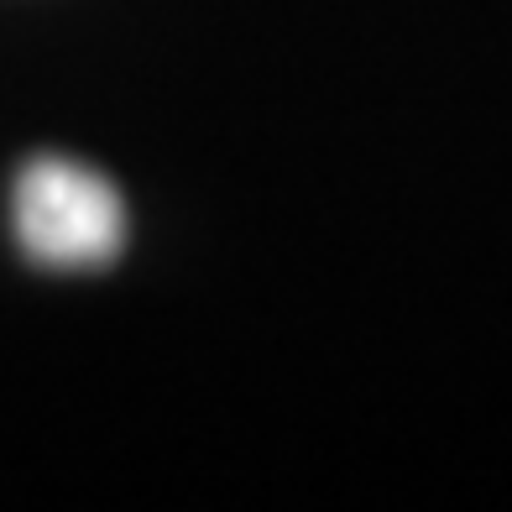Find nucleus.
<instances>
[{
    "mask_svg": "<svg viewBox=\"0 0 512 512\" xmlns=\"http://www.w3.org/2000/svg\"><path fill=\"white\" fill-rule=\"evenodd\" d=\"M16 246L48 272L110 267L126 246V204L115 183L74 157H32L11 189Z\"/></svg>",
    "mask_w": 512,
    "mask_h": 512,
    "instance_id": "f257e3e1",
    "label": "nucleus"
}]
</instances>
